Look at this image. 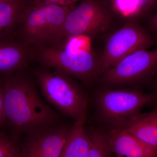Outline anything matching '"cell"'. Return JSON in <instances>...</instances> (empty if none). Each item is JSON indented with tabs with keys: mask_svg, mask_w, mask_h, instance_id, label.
<instances>
[{
	"mask_svg": "<svg viewBox=\"0 0 157 157\" xmlns=\"http://www.w3.org/2000/svg\"><path fill=\"white\" fill-rule=\"evenodd\" d=\"M6 121L16 132L27 135L56 124L58 116L44 102L31 82L13 74L2 79Z\"/></svg>",
	"mask_w": 157,
	"mask_h": 157,
	"instance_id": "cell-1",
	"label": "cell"
},
{
	"mask_svg": "<svg viewBox=\"0 0 157 157\" xmlns=\"http://www.w3.org/2000/svg\"><path fill=\"white\" fill-rule=\"evenodd\" d=\"M80 38L68 37L59 45L42 47L40 58L48 67L90 84L101 74L100 56L83 45Z\"/></svg>",
	"mask_w": 157,
	"mask_h": 157,
	"instance_id": "cell-2",
	"label": "cell"
},
{
	"mask_svg": "<svg viewBox=\"0 0 157 157\" xmlns=\"http://www.w3.org/2000/svg\"><path fill=\"white\" fill-rule=\"evenodd\" d=\"M73 8L42 2L26 7L21 19V36L33 45L57 44L62 40L65 20Z\"/></svg>",
	"mask_w": 157,
	"mask_h": 157,
	"instance_id": "cell-3",
	"label": "cell"
},
{
	"mask_svg": "<svg viewBox=\"0 0 157 157\" xmlns=\"http://www.w3.org/2000/svg\"><path fill=\"white\" fill-rule=\"evenodd\" d=\"M36 76L43 95L57 109L75 120L86 116L88 98L70 76L38 70Z\"/></svg>",
	"mask_w": 157,
	"mask_h": 157,
	"instance_id": "cell-4",
	"label": "cell"
},
{
	"mask_svg": "<svg viewBox=\"0 0 157 157\" xmlns=\"http://www.w3.org/2000/svg\"><path fill=\"white\" fill-rule=\"evenodd\" d=\"M100 113L113 129H122L141 109L155 101L154 96L136 89L101 90L97 97Z\"/></svg>",
	"mask_w": 157,
	"mask_h": 157,
	"instance_id": "cell-5",
	"label": "cell"
},
{
	"mask_svg": "<svg viewBox=\"0 0 157 157\" xmlns=\"http://www.w3.org/2000/svg\"><path fill=\"white\" fill-rule=\"evenodd\" d=\"M155 40L135 19L129 20L107 37L100 56L101 74L131 54L146 49Z\"/></svg>",
	"mask_w": 157,
	"mask_h": 157,
	"instance_id": "cell-6",
	"label": "cell"
},
{
	"mask_svg": "<svg viewBox=\"0 0 157 157\" xmlns=\"http://www.w3.org/2000/svg\"><path fill=\"white\" fill-rule=\"evenodd\" d=\"M112 22V15L101 2L82 0L67 15L62 40L70 37L97 36L108 30Z\"/></svg>",
	"mask_w": 157,
	"mask_h": 157,
	"instance_id": "cell-7",
	"label": "cell"
},
{
	"mask_svg": "<svg viewBox=\"0 0 157 157\" xmlns=\"http://www.w3.org/2000/svg\"><path fill=\"white\" fill-rule=\"evenodd\" d=\"M157 69V48L137 51L102 73L101 80L109 86L129 85L144 80Z\"/></svg>",
	"mask_w": 157,
	"mask_h": 157,
	"instance_id": "cell-8",
	"label": "cell"
},
{
	"mask_svg": "<svg viewBox=\"0 0 157 157\" xmlns=\"http://www.w3.org/2000/svg\"><path fill=\"white\" fill-rule=\"evenodd\" d=\"M71 129L56 124L26 135L21 157H60Z\"/></svg>",
	"mask_w": 157,
	"mask_h": 157,
	"instance_id": "cell-9",
	"label": "cell"
},
{
	"mask_svg": "<svg viewBox=\"0 0 157 157\" xmlns=\"http://www.w3.org/2000/svg\"><path fill=\"white\" fill-rule=\"evenodd\" d=\"M106 134L109 148L117 157H157V149L123 129H112Z\"/></svg>",
	"mask_w": 157,
	"mask_h": 157,
	"instance_id": "cell-10",
	"label": "cell"
},
{
	"mask_svg": "<svg viewBox=\"0 0 157 157\" xmlns=\"http://www.w3.org/2000/svg\"><path fill=\"white\" fill-rule=\"evenodd\" d=\"M28 58L23 45L13 36L0 41V74L11 75L21 70Z\"/></svg>",
	"mask_w": 157,
	"mask_h": 157,
	"instance_id": "cell-11",
	"label": "cell"
},
{
	"mask_svg": "<svg viewBox=\"0 0 157 157\" xmlns=\"http://www.w3.org/2000/svg\"><path fill=\"white\" fill-rule=\"evenodd\" d=\"M122 129L149 146L157 149V109L140 113Z\"/></svg>",
	"mask_w": 157,
	"mask_h": 157,
	"instance_id": "cell-12",
	"label": "cell"
},
{
	"mask_svg": "<svg viewBox=\"0 0 157 157\" xmlns=\"http://www.w3.org/2000/svg\"><path fill=\"white\" fill-rule=\"evenodd\" d=\"M86 116L75 120L71 128L60 157H86L91 140L84 128Z\"/></svg>",
	"mask_w": 157,
	"mask_h": 157,
	"instance_id": "cell-13",
	"label": "cell"
},
{
	"mask_svg": "<svg viewBox=\"0 0 157 157\" xmlns=\"http://www.w3.org/2000/svg\"><path fill=\"white\" fill-rule=\"evenodd\" d=\"M25 7L23 0H0V41L13 36Z\"/></svg>",
	"mask_w": 157,
	"mask_h": 157,
	"instance_id": "cell-14",
	"label": "cell"
},
{
	"mask_svg": "<svg viewBox=\"0 0 157 157\" xmlns=\"http://www.w3.org/2000/svg\"><path fill=\"white\" fill-rule=\"evenodd\" d=\"M88 133L91 145L86 157H114L109 148L106 133L98 130Z\"/></svg>",
	"mask_w": 157,
	"mask_h": 157,
	"instance_id": "cell-15",
	"label": "cell"
},
{
	"mask_svg": "<svg viewBox=\"0 0 157 157\" xmlns=\"http://www.w3.org/2000/svg\"><path fill=\"white\" fill-rule=\"evenodd\" d=\"M0 157H21L18 136H9L0 132Z\"/></svg>",
	"mask_w": 157,
	"mask_h": 157,
	"instance_id": "cell-16",
	"label": "cell"
},
{
	"mask_svg": "<svg viewBox=\"0 0 157 157\" xmlns=\"http://www.w3.org/2000/svg\"><path fill=\"white\" fill-rule=\"evenodd\" d=\"M6 116L4 110V92L2 79L0 78V127L6 122Z\"/></svg>",
	"mask_w": 157,
	"mask_h": 157,
	"instance_id": "cell-17",
	"label": "cell"
},
{
	"mask_svg": "<svg viewBox=\"0 0 157 157\" xmlns=\"http://www.w3.org/2000/svg\"><path fill=\"white\" fill-rule=\"evenodd\" d=\"M142 13L148 11L157 2V0H135Z\"/></svg>",
	"mask_w": 157,
	"mask_h": 157,
	"instance_id": "cell-18",
	"label": "cell"
},
{
	"mask_svg": "<svg viewBox=\"0 0 157 157\" xmlns=\"http://www.w3.org/2000/svg\"><path fill=\"white\" fill-rule=\"evenodd\" d=\"M78 0H42V2L45 4H54L73 8V5Z\"/></svg>",
	"mask_w": 157,
	"mask_h": 157,
	"instance_id": "cell-19",
	"label": "cell"
},
{
	"mask_svg": "<svg viewBox=\"0 0 157 157\" xmlns=\"http://www.w3.org/2000/svg\"><path fill=\"white\" fill-rule=\"evenodd\" d=\"M149 25L151 29L157 34V11L151 19Z\"/></svg>",
	"mask_w": 157,
	"mask_h": 157,
	"instance_id": "cell-20",
	"label": "cell"
},
{
	"mask_svg": "<svg viewBox=\"0 0 157 157\" xmlns=\"http://www.w3.org/2000/svg\"><path fill=\"white\" fill-rule=\"evenodd\" d=\"M113 0H110V2H111V1H112Z\"/></svg>",
	"mask_w": 157,
	"mask_h": 157,
	"instance_id": "cell-21",
	"label": "cell"
}]
</instances>
